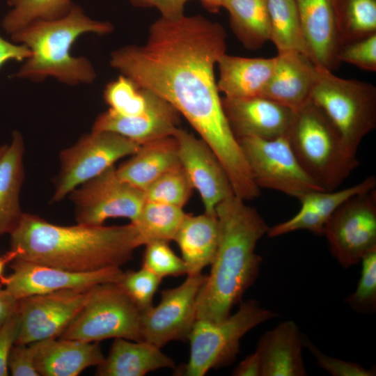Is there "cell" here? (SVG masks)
<instances>
[{
	"mask_svg": "<svg viewBox=\"0 0 376 376\" xmlns=\"http://www.w3.org/2000/svg\"><path fill=\"white\" fill-rule=\"evenodd\" d=\"M226 33L201 15L160 17L149 27L146 42L111 54L110 65L170 103L219 158L230 177L247 164L225 116L214 67L226 53Z\"/></svg>",
	"mask_w": 376,
	"mask_h": 376,
	"instance_id": "1",
	"label": "cell"
},
{
	"mask_svg": "<svg viewBox=\"0 0 376 376\" xmlns=\"http://www.w3.org/2000/svg\"><path fill=\"white\" fill-rule=\"evenodd\" d=\"M15 258L75 272L120 267L143 245L136 226H60L23 213L10 234Z\"/></svg>",
	"mask_w": 376,
	"mask_h": 376,
	"instance_id": "2",
	"label": "cell"
},
{
	"mask_svg": "<svg viewBox=\"0 0 376 376\" xmlns=\"http://www.w3.org/2000/svg\"><path fill=\"white\" fill-rule=\"evenodd\" d=\"M219 243L209 275L196 299V320L220 322L242 301L260 272L262 258L256 253L269 226L256 209L235 194L215 209Z\"/></svg>",
	"mask_w": 376,
	"mask_h": 376,
	"instance_id": "3",
	"label": "cell"
},
{
	"mask_svg": "<svg viewBox=\"0 0 376 376\" xmlns=\"http://www.w3.org/2000/svg\"><path fill=\"white\" fill-rule=\"evenodd\" d=\"M113 29L110 22L90 18L75 4L63 17L34 22L10 35L15 43L31 51L14 77L34 81L52 77L68 85L91 84L95 71L87 58L71 55L72 45L84 33L105 35Z\"/></svg>",
	"mask_w": 376,
	"mask_h": 376,
	"instance_id": "4",
	"label": "cell"
},
{
	"mask_svg": "<svg viewBox=\"0 0 376 376\" xmlns=\"http://www.w3.org/2000/svg\"><path fill=\"white\" fill-rule=\"evenodd\" d=\"M287 136L302 168L325 191L335 190L359 164L331 121L311 101L295 111Z\"/></svg>",
	"mask_w": 376,
	"mask_h": 376,
	"instance_id": "5",
	"label": "cell"
},
{
	"mask_svg": "<svg viewBox=\"0 0 376 376\" xmlns=\"http://www.w3.org/2000/svg\"><path fill=\"white\" fill-rule=\"evenodd\" d=\"M275 311L260 306L258 301H241L238 310L220 322L196 320L188 339V362L176 368V375L203 376L209 370L231 364L240 353V340L258 325L276 318Z\"/></svg>",
	"mask_w": 376,
	"mask_h": 376,
	"instance_id": "6",
	"label": "cell"
},
{
	"mask_svg": "<svg viewBox=\"0 0 376 376\" xmlns=\"http://www.w3.org/2000/svg\"><path fill=\"white\" fill-rule=\"evenodd\" d=\"M310 101L326 115L347 152L356 156L363 138L376 127V88L370 83L338 77L318 68Z\"/></svg>",
	"mask_w": 376,
	"mask_h": 376,
	"instance_id": "7",
	"label": "cell"
},
{
	"mask_svg": "<svg viewBox=\"0 0 376 376\" xmlns=\"http://www.w3.org/2000/svg\"><path fill=\"white\" fill-rule=\"evenodd\" d=\"M141 313L114 282L95 285L59 338L98 342L108 338L141 341Z\"/></svg>",
	"mask_w": 376,
	"mask_h": 376,
	"instance_id": "8",
	"label": "cell"
},
{
	"mask_svg": "<svg viewBox=\"0 0 376 376\" xmlns=\"http://www.w3.org/2000/svg\"><path fill=\"white\" fill-rule=\"evenodd\" d=\"M141 145L118 134L94 131L85 134L59 155L60 171L54 180L52 202L63 200L75 188L132 155Z\"/></svg>",
	"mask_w": 376,
	"mask_h": 376,
	"instance_id": "9",
	"label": "cell"
},
{
	"mask_svg": "<svg viewBox=\"0 0 376 376\" xmlns=\"http://www.w3.org/2000/svg\"><path fill=\"white\" fill-rule=\"evenodd\" d=\"M237 141L259 188L274 189L297 198L309 191L324 190L302 168L287 135L274 139L242 137Z\"/></svg>",
	"mask_w": 376,
	"mask_h": 376,
	"instance_id": "10",
	"label": "cell"
},
{
	"mask_svg": "<svg viewBox=\"0 0 376 376\" xmlns=\"http://www.w3.org/2000/svg\"><path fill=\"white\" fill-rule=\"evenodd\" d=\"M322 235L343 268L361 263L369 251L376 249L375 188L344 201L327 222Z\"/></svg>",
	"mask_w": 376,
	"mask_h": 376,
	"instance_id": "11",
	"label": "cell"
},
{
	"mask_svg": "<svg viewBox=\"0 0 376 376\" xmlns=\"http://www.w3.org/2000/svg\"><path fill=\"white\" fill-rule=\"evenodd\" d=\"M77 224L102 226L111 218L137 220L146 202L144 191L122 180L113 166L70 194Z\"/></svg>",
	"mask_w": 376,
	"mask_h": 376,
	"instance_id": "12",
	"label": "cell"
},
{
	"mask_svg": "<svg viewBox=\"0 0 376 376\" xmlns=\"http://www.w3.org/2000/svg\"><path fill=\"white\" fill-rule=\"evenodd\" d=\"M207 275H187L178 287L161 292L159 303L141 313L143 340L160 348L173 340H187L196 320V299Z\"/></svg>",
	"mask_w": 376,
	"mask_h": 376,
	"instance_id": "13",
	"label": "cell"
},
{
	"mask_svg": "<svg viewBox=\"0 0 376 376\" xmlns=\"http://www.w3.org/2000/svg\"><path fill=\"white\" fill-rule=\"evenodd\" d=\"M92 288L64 289L18 299L20 322L15 343L58 338L84 306Z\"/></svg>",
	"mask_w": 376,
	"mask_h": 376,
	"instance_id": "14",
	"label": "cell"
},
{
	"mask_svg": "<svg viewBox=\"0 0 376 376\" xmlns=\"http://www.w3.org/2000/svg\"><path fill=\"white\" fill-rule=\"evenodd\" d=\"M10 268L11 273L0 279V285L17 300L64 289L116 283L123 272L120 267L75 272L19 258L10 263Z\"/></svg>",
	"mask_w": 376,
	"mask_h": 376,
	"instance_id": "15",
	"label": "cell"
},
{
	"mask_svg": "<svg viewBox=\"0 0 376 376\" xmlns=\"http://www.w3.org/2000/svg\"><path fill=\"white\" fill-rule=\"evenodd\" d=\"M173 136L177 141L180 163L200 194L205 212L215 214L217 205L235 194L224 167L203 139L179 127Z\"/></svg>",
	"mask_w": 376,
	"mask_h": 376,
	"instance_id": "16",
	"label": "cell"
},
{
	"mask_svg": "<svg viewBox=\"0 0 376 376\" xmlns=\"http://www.w3.org/2000/svg\"><path fill=\"white\" fill-rule=\"evenodd\" d=\"M229 126L237 139H274L285 136L291 126L295 111L263 96L251 98H221Z\"/></svg>",
	"mask_w": 376,
	"mask_h": 376,
	"instance_id": "17",
	"label": "cell"
},
{
	"mask_svg": "<svg viewBox=\"0 0 376 376\" xmlns=\"http://www.w3.org/2000/svg\"><path fill=\"white\" fill-rule=\"evenodd\" d=\"M151 93L148 108L142 113L122 116L109 109L97 116L92 130L114 132L139 145L173 136L180 114L167 101Z\"/></svg>",
	"mask_w": 376,
	"mask_h": 376,
	"instance_id": "18",
	"label": "cell"
},
{
	"mask_svg": "<svg viewBox=\"0 0 376 376\" xmlns=\"http://www.w3.org/2000/svg\"><path fill=\"white\" fill-rule=\"evenodd\" d=\"M308 56L320 68L333 72L340 47L332 0H295Z\"/></svg>",
	"mask_w": 376,
	"mask_h": 376,
	"instance_id": "19",
	"label": "cell"
},
{
	"mask_svg": "<svg viewBox=\"0 0 376 376\" xmlns=\"http://www.w3.org/2000/svg\"><path fill=\"white\" fill-rule=\"evenodd\" d=\"M376 178L368 176L350 187L333 191H309L298 198L300 209L290 219L269 227V237H276L300 230L322 235L324 226L336 210L347 199L375 188Z\"/></svg>",
	"mask_w": 376,
	"mask_h": 376,
	"instance_id": "20",
	"label": "cell"
},
{
	"mask_svg": "<svg viewBox=\"0 0 376 376\" xmlns=\"http://www.w3.org/2000/svg\"><path fill=\"white\" fill-rule=\"evenodd\" d=\"M275 58L274 71L262 96L295 111L310 101L318 68L300 52L279 53Z\"/></svg>",
	"mask_w": 376,
	"mask_h": 376,
	"instance_id": "21",
	"label": "cell"
},
{
	"mask_svg": "<svg viewBox=\"0 0 376 376\" xmlns=\"http://www.w3.org/2000/svg\"><path fill=\"white\" fill-rule=\"evenodd\" d=\"M32 345L35 366L42 376H77L104 358L98 342L52 338Z\"/></svg>",
	"mask_w": 376,
	"mask_h": 376,
	"instance_id": "22",
	"label": "cell"
},
{
	"mask_svg": "<svg viewBox=\"0 0 376 376\" xmlns=\"http://www.w3.org/2000/svg\"><path fill=\"white\" fill-rule=\"evenodd\" d=\"M304 335L293 320H285L267 331L256 351L262 363L261 376H306Z\"/></svg>",
	"mask_w": 376,
	"mask_h": 376,
	"instance_id": "23",
	"label": "cell"
},
{
	"mask_svg": "<svg viewBox=\"0 0 376 376\" xmlns=\"http://www.w3.org/2000/svg\"><path fill=\"white\" fill-rule=\"evenodd\" d=\"M276 58H246L224 54L218 60L219 92L234 99L262 96L274 69Z\"/></svg>",
	"mask_w": 376,
	"mask_h": 376,
	"instance_id": "24",
	"label": "cell"
},
{
	"mask_svg": "<svg viewBox=\"0 0 376 376\" xmlns=\"http://www.w3.org/2000/svg\"><path fill=\"white\" fill-rule=\"evenodd\" d=\"M96 367L97 376H144L156 370L175 368V363L148 342L115 338L108 355Z\"/></svg>",
	"mask_w": 376,
	"mask_h": 376,
	"instance_id": "25",
	"label": "cell"
},
{
	"mask_svg": "<svg viewBox=\"0 0 376 376\" xmlns=\"http://www.w3.org/2000/svg\"><path fill=\"white\" fill-rule=\"evenodd\" d=\"M24 139L14 131L12 139L0 154V237L10 234L22 215L20 191L24 178Z\"/></svg>",
	"mask_w": 376,
	"mask_h": 376,
	"instance_id": "26",
	"label": "cell"
},
{
	"mask_svg": "<svg viewBox=\"0 0 376 376\" xmlns=\"http://www.w3.org/2000/svg\"><path fill=\"white\" fill-rule=\"evenodd\" d=\"M219 222L216 214H187L174 240L178 245L187 275L201 273L213 262L219 243Z\"/></svg>",
	"mask_w": 376,
	"mask_h": 376,
	"instance_id": "27",
	"label": "cell"
},
{
	"mask_svg": "<svg viewBox=\"0 0 376 376\" xmlns=\"http://www.w3.org/2000/svg\"><path fill=\"white\" fill-rule=\"evenodd\" d=\"M180 164L177 141L173 136H169L141 145L131 158L116 168V171L122 180L144 191Z\"/></svg>",
	"mask_w": 376,
	"mask_h": 376,
	"instance_id": "28",
	"label": "cell"
},
{
	"mask_svg": "<svg viewBox=\"0 0 376 376\" xmlns=\"http://www.w3.org/2000/svg\"><path fill=\"white\" fill-rule=\"evenodd\" d=\"M230 27L243 45L251 50L261 48L269 40L267 0H224Z\"/></svg>",
	"mask_w": 376,
	"mask_h": 376,
	"instance_id": "29",
	"label": "cell"
},
{
	"mask_svg": "<svg viewBox=\"0 0 376 376\" xmlns=\"http://www.w3.org/2000/svg\"><path fill=\"white\" fill-rule=\"evenodd\" d=\"M267 8L269 40L278 54L297 52L308 57L295 0H267Z\"/></svg>",
	"mask_w": 376,
	"mask_h": 376,
	"instance_id": "30",
	"label": "cell"
},
{
	"mask_svg": "<svg viewBox=\"0 0 376 376\" xmlns=\"http://www.w3.org/2000/svg\"><path fill=\"white\" fill-rule=\"evenodd\" d=\"M340 45L376 33V0H332Z\"/></svg>",
	"mask_w": 376,
	"mask_h": 376,
	"instance_id": "31",
	"label": "cell"
},
{
	"mask_svg": "<svg viewBox=\"0 0 376 376\" xmlns=\"http://www.w3.org/2000/svg\"><path fill=\"white\" fill-rule=\"evenodd\" d=\"M186 213L183 207L146 201L134 224L143 245L152 241L169 242L174 240Z\"/></svg>",
	"mask_w": 376,
	"mask_h": 376,
	"instance_id": "32",
	"label": "cell"
},
{
	"mask_svg": "<svg viewBox=\"0 0 376 376\" xmlns=\"http://www.w3.org/2000/svg\"><path fill=\"white\" fill-rule=\"evenodd\" d=\"M12 7L3 17L1 27L12 35L40 20L63 17L71 10V0H7Z\"/></svg>",
	"mask_w": 376,
	"mask_h": 376,
	"instance_id": "33",
	"label": "cell"
},
{
	"mask_svg": "<svg viewBox=\"0 0 376 376\" xmlns=\"http://www.w3.org/2000/svg\"><path fill=\"white\" fill-rule=\"evenodd\" d=\"M151 94V91L139 87L130 78L120 75L106 86L104 99L110 110L122 116H131L146 110Z\"/></svg>",
	"mask_w": 376,
	"mask_h": 376,
	"instance_id": "34",
	"label": "cell"
},
{
	"mask_svg": "<svg viewBox=\"0 0 376 376\" xmlns=\"http://www.w3.org/2000/svg\"><path fill=\"white\" fill-rule=\"evenodd\" d=\"M192 184L181 164L164 173L143 191L146 201L183 207L189 200Z\"/></svg>",
	"mask_w": 376,
	"mask_h": 376,
	"instance_id": "35",
	"label": "cell"
},
{
	"mask_svg": "<svg viewBox=\"0 0 376 376\" xmlns=\"http://www.w3.org/2000/svg\"><path fill=\"white\" fill-rule=\"evenodd\" d=\"M161 282V278L142 267L137 271L123 272L116 283L142 313L153 306Z\"/></svg>",
	"mask_w": 376,
	"mask_h": 376,
	"instance_id": "36",
	"label": "cell"
},
{
	"mask_svg": "<svg viewBox=\"0 0 376 376\" xmlns=\"http://www.w3.org/2000/svg\"><path fill=\"white\" fill-rule=\"evenodd\" d=\"M361 263V276L357 288L344 301L357 313H373L376 310V249L369 251Z\"/></svg>",
	"mask_w": 376,
	"mask_h": 376,
	"instance_id": "37",
	"label": "cell"
},
{
	"mask_svg": "<svg viewBox=\"0 0 376 376\" xmlns=\"http://www.w3.org/2000/svg\"><path fill=\"white\" fill-rule=\"evenodd\" d=\"M142 267L162 279L187 273L185 262L170 248L169 242L152 241L146 244Z\"/></svg>",
	"mask_w": 376,
	"mask_h": 376,
	"instance_id": "38",
	"label": "cell"
},
{
	"mask_svg": "<svg viewBox=\"0 0 376 376\" xmlns=\"http://www.w3.org/2000/svg\"><path fill=\"white\" fill-rule=\"evenodd\" d=\"M304 346L314 357L317 364L333 376H375V368H366L359 363L347 361L322 352L304 335Z\"/></svg>",
	"mask_w": 376,
	"mask_h": 376,
	"instance_id": "39",
	"label": "cell"
},
{
	"mask_svg": "<svg viewBox=\"0 0 376 376\" xmlns=\"http://www.w3.org/2000/svg\"><path fill=\"white\" fill-rule=\"evenodd\" d=\"M338 59L363 70L376 71V33L340 45Z\"/></svg>",
	"mask_w": 376,
	"mask_h": 376,
	"instance_id": "40",
	"label": "cell"
},
{
	"mask_svg": "<svg viewBox=\"0 0 376 376\" xmlns=\"http://www.w3.org/2000/svg\"><path fill=\"white\" fill-rule=\"evenodd\" d=\"M32 343L13 346L8 358V370L13 376H39L34 359Z\"/></svg>",
	"mask_w": 376,
	"mask_h": 376,
	"instance_id": "41",
	"label": "cell"
},
{
	"mask_svg": "<svg viewBox=\"0 0 376 376\" xmlns=\"http://www.w3.org/2000/svg\"><path fill=\"white\" fill-rule=\"evenodd\" d=\"M19 322V315L17 306L15 311L0 328V376L9 375L8 358L17 337Z\"/></svg>",
	"mask_w": 376,
	"mask_h": 376,
	"instance_id": "42",
	"label": "cell"
},
{
	"mask_svg": "<svg viewBox=\"0 0 376 376\" xmlns=\"http://www.w3.org/2000/svg\"><path fill=\"white\" fill-rule=\"evenodd\" d=\"M189 0H130L139 8H154L158 10L161 17L176 18L184 15L186 3Z\"/></svg>",
	"mask_w": 376,
	"mask_h": 376,
	"instance_id": "43",
	"label": "cell"
},
{
	"mask_svg": "<svg viewBox=\"0 0 376 376\" xmlns=\"http://www.w3.org/2000/svg\"><path fill=\"white\" fill-rule=\"evenodd\" d=\"M31 56V51L22 44L8 42L0 36V68L7 61H22Z\"/></svg>",
	"mask_w": 376,
	"mask_h": 376,
	"instance_id": "44",
	"label": "cell"
},
{
	"mask_svg": "<svg viewBox=\"0 0 376 376\" xmlns=\"http://www.w3.org/2000/svg\"><path fill=\"white\" fill-rule=\"evenodd\" d=\"M261 374L262 363L256 351L244 359L232 373L234 376H261Z\"/></svg>",
	"mask_w": 376,
	"mask_h": 376,
	"instance_id": "45",
	"label": "cell"
},
{
	"mask_svg": "<svg viewBox=\"0 0 376 376\" xmlns=\"http://www.w3.org/2000/svg\"><path fill=\"white\" fill-rule=\"evenodd\" d=\"M16 299L6 289L0 285V328L17 306Z\"/></svg>",
	"mask_w": 376,
	"mask_h": 376,
	"instance_id": "46",
	"label": "cell"
},
{
	"mask_svg": "<svg viewBox=\"0 0 376 376\" xmlns=\"http://www.w3.org/2000/svg\"><path fill=\"white\" fill-rule=\"evenodd\" d=\"M15 258V253L9 250L5 255L0 256V279L3 276L6 266Z\"/></svg>",
	"mask_w": 376,
	"mask_h": 376,
	"instance_id": "47",
	"label": "cell"
},
{
	"mask_svg": "<svg viewBox=\"0 0 376 376\" xmlns=\"http://www.w3.org/2000/svg\"><path fill=\"white\" fill-rule=\"evenodd\" d=\"M203 6L211 12H217L222 7L224 0H200Z\"/></svg>",
	"mask_w": 376,
	"mask_h": 376,
	"instance_id": "48",
	"label": "cell"
},
{
	"mask_svg": "<svg viewBox=\"0 0 376 376\" xmlns=\"http://www.w3.org/2000/svg\"><path fill=\"white\" fill-rule=\"evenodd\" d=\"M5 145H6V144H5ZM5 145L0 146V154L1 153V152L3 151V150L4 149Z\"/></svg>",
	"mask_w": 376,
	"mask_h": 376,
	"instance_id": "49",
	"label": "cell"
}]
</instances>
